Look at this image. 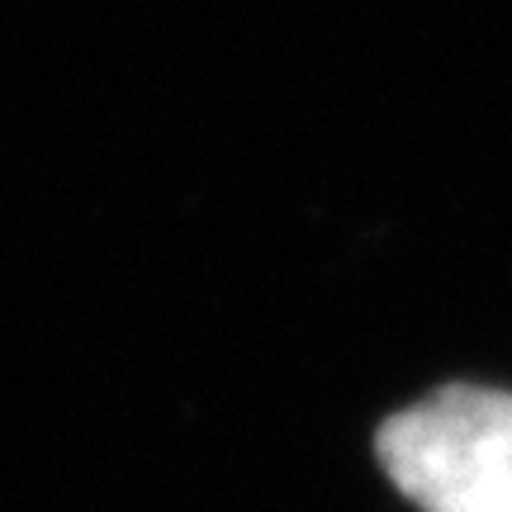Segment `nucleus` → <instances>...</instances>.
<instances>
[{"instance_id": "f257e3e1", "label": "nucleus", "mask_w": 512, "mask_h": 512, "mask_svg": "<svg viewBox=\"0 0 512 512\" xmlns=\"http://www.w3.org/2000/svg\"><path fill=\"white\" fill-rule=\"evenodd\" d=\"M375 456L422 512H512V394L446 384L384 422Z\"/></svg>"}]
</instances>
